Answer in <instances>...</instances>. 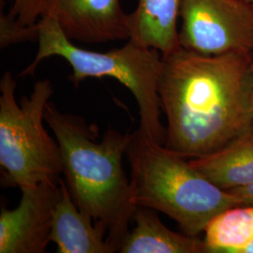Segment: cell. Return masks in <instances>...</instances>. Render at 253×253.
Masks as SVG:
<instances>
[{
    "label": "cell",
    "instance_id": "cell-1",
    "mask_svg": "<svg viewBox=\"0 0 253 253\" xmlns=\"http://www.w3.org/2000/svg\"><path fill=\"white\" fill-rule=\"evenodd\" d=\"M253 54L163 55L164 145L186 158L215 153L253 129Z\"/></svg>",
    "mask_w": 253,
    "mask_h": 253
},
{
    "label": "cell",
    "instance_id": "cell-2",
    "mask_svg": "<svg viewBox=\"0 0 253 253\" xmlns=\"http://www.w3.org/2000/svg\"><path fill=\"white\" fill-rule=\"evenodd\" d=\"M44 121L59 145L65 183L75 205L106 230L109 247L119 252L137 208L122 164L132 133L108 128L98 142L94 126L82 117L64 114L50 101Z\"/></svg>",
    "mask_w": 253,
    "mask_h": 253
},
{
    "label": "cell",
    "instance_id": "cell-3",
    "mask_svg": "<svg viewBox=\"0 0 253 253\" xmlns=\"http://www.w3.org/2000/svg\"><path fill=\"white\" fill-rule=\"evenodd\" d=\"M126 154L133 203L167 215L186 235L198 236L217 214L243 206L233 193L201 174L188 158L148 141L137 130Z\"/></svg>",
    "mask_w": 253,
    "mask_h": 253
},
{
    "label": "cell",
    "instance_id": "cell-4",
    "mask_svg": "<svg viewBox=\"0 0 253 253\" xmlns=\"http://www.w3.org/2000/svg\"><path fill=\"white\" fill-rule=\"evenodd\" d=\"M39 48L36 56L20 76L33 75L38 66L51 56H60L71 65L70 80L78 85L87 78L111 77L125 85L134 96L140 115L137 131L148 141L164 145L165 127L161 115L159 83L163 54L132 40L108 52H95L73 44L52 16L39 21Z\"/></svg>",
    "mask_w": 253,
    "mask_h": 253
},
{
    "label": "cell",
    "instance_id": "cell-5",
    "mask_svg": "<svg viewBox=\"0 0 253 253\" xmlns=\"http://www.w3.org/2000/svg\"><path fill=\"white\" fill-rule=\"evenodd\" d=\"M16 82L6 72L0 81V165L3 187H33L63 172L59 145L43 126L46 104L54 88L48 79L37 82L20 104Z\"/></svg>",
    "mask_w": 253,
    "mask_h": 253
},
{
    "label": "cell",
    "instance_id": "cell-6",
    "mask_svg": "<svg viewBox=\"0 0 253 253\" xmlns=\"http://www.w3.org/2000/svg\"><path fill=\"white\" fill-rule=\"evenodd\" d=\"M179 44L205 55L253 54V7L243 0H181Z\"/></svg>",
    "mask_w": 253,
    "mask_h": 253
},
{
    "label": "cell",
    "instance_id": "cell-7",
    "mask_svg": "<svg viewBox=\"0 0 253 253\" xmlns=\"http://www.w3.org/2000/svg\"><path fill=\"white\" fill-rule=\"evenodd\" d=\"M21 190L17 208H1L0 253H44L61 196L59 177Z\"/></svg>",
    "mask_w": 253,
    "mask_h": 253
},
{
    "label": "cell",
    "instance_id": "cell-8",
    "mask_svg": "<svg viewBox=\"0 0 253 253\" xmlns=\"http://www.w3.org/2000/svg\"><path fill=\"white\" fill-rule=\"evenodd\" d=\"M43 16L55 19L71 41L101 43L130 37L120 0H44Z\"/></svg>",
    "mask_w": 253,
    "mask_h": 253
},
{
    "label": "cell",
    "instance_id": "cell-9",
    "mask_svg": "<svg viewBox=\"0 0 253 253\" xmlns=\"http://www.w3.org/2000/svg\"><path fill=\"white\" fill-rule=\"evenodd\" d=\"M61 196L55 207L50 241L59 253H113L104 228L93 224L72 198L65 181L59 178Z\"/></svg>",
    "mask_w": 253,
    "mask_h": 253
},
{
    "label": "cell",
    "instance_id": "cell-10",
    "mask_svg": "<svg viewBox=\"0 0 253 253\" xmlns=\"http://www.w3.org/2000/svg\"><path fill=\"white\" fill-rule=\"evenodd\" d=\"M181 0H138L136 9L128 13L129 40L170 54L180 47L177 22Z\"/></svg>",
    "mask_w": 253,
    "mask_h": 253
},
{
    "label": "cell",
    "instance_id": "cell-11",
    "mask_svg": "<svg viewBox=\"0 0 253 253\" xmlns=\"http://www.w3.org/2000/svg\"><path fill=\"white\" fill-rule=\"evenodd\" d=\"M151 208L138 206L134 229L124 238L121 253H207L205 240L198 236L172 232Z\"/></svg>",
    "mask_w": 253,
    "mask_h": 253
},
{
    "label": "cell",
    "instance_id": "cell-12",
    "mask_svg": "<svg viewBox=\"0 0 253 253\" xmlns=\"http://www.w3.org/2000/svg\"><path fill=\"white\" fill-rule=\"evenodd\" d=\"M191 165L221 190L253 183V132L238 137L215 153L190 160Z\"/></svg>",
    "mask_w": 253,
    "mask_h": 253
},
{
    "label": "cell",
    "instance_id": "cell-13",
    "mask_svg": "<svg viewBox=\"0 0 253 253\" xmlns=\"http://www.w3.org/2000/svg\"><path fill=\"white\" fill-rule=\"evenodd\" d=\"M208 253H237L253 240V206L228 208L205 229Z\"/></svg>",
    "mask_w": 253,
    "mask_h": 253
},
{
    "label": "cell",
    "instance_id": "cell-14",
    "mask_svg": "<svg viewBox=\"0 0 253 253\" xmlns=\"http://www.w3.org/2000/svg\"><path fill=\"white\" fill-rule=\"evenodd\" d=\"M39 22L33 26H23L9 14L0 12V47L2 49L24 42L39 40Z\"/></svg>",
    "mask_w": 253,
    "mask_h": 253
},
{
    "label": "cell",
    "instance_id": "cell-15",
    "mask_svg": "<svg viewBox=\"0 0 253 253\" xmlns=\"http://www.w3.org/2000/svg\"><path fill=\"white\" fill-rule=\"evenodd\" d=\"M44 0H12L9 15L23 26H33L42 17Z\"/></svg>",
    "mask_w": 253,
    "mask_h": 253
},
{
    "label": "cell",
    "instance_id": "cell-16",
    "mask_svg": "<svg viewBox=\"0 0 253 253\" xmlns=\"http://www.w3.org/2000/svg\"><path fill=\"white\" fill-rule=\"evenodd\" d=\"M240 200L243 206H253V183L244 187L228 190Z\"/></svg>",
    "mask_w": 253,
    "mask_h": 253
},
{
    "label": "cell",
    "instance_id": "cell-17",
    "mask_svg": "<svg viewBox=\"0 0 253 253\" xmlns=\"http://www.w3.org/2000/svg\"><path fill=\"white\" fill-rule=\"evenodd\" d=\"M237 253H253V240L242 249H240Z\"/></svg>",
    "mask_w": 253,
    "mask_h": 253
},
{
    "label": "cell",
    "instance_id": "cell-18",
    "mask_svg": "<svg viewBox=\"0 0 253 253\" xmlns=\"http://www.w3.org/2000/svg\"><path fill=\"white\" fill-rule=\"evenodd\" d=\"M245 2H247L248 4H250L252 7H253V0H243Z\"/></svg>",
    "mask_w": 253,
    "mask_h": 253
},
{
    "label": "cell",
    "instance_id": "cell-19",
    "mask_svg": "<svg viewBox=\"0 0 253 253\" xmlns=\"http://www.w3.org/2000/svg\"></svg>",
    "mask_w": 253,
    "mask_h": 253
}]
</instances>
